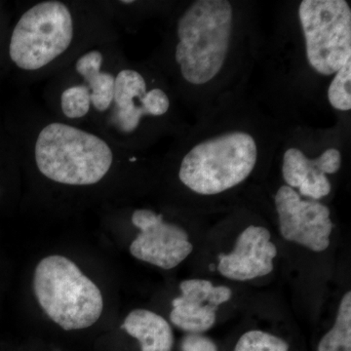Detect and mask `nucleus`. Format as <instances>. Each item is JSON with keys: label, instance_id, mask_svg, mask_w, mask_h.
<instances>
[{"label": "nucleus", "instance_id": "nucleus-1", "mask_svg": "<svg viewBox=\"0 0 351 351\" xmlns=\"http://www.w3.org/2000/svg\"><path fill=\"white\" fill-rule=\"evenodd\" d=\"M232 21L228 0H197L182 14L175 60L186 82L206 84L219 75L230 50Z\"/></svg>", "mask_w": 351, "mask_h": 351}, {"label": "nucleus", "instance_id": "nucleus-2", "mask_svg": "<svg viewBox=\"0 0 351 351\" xmlns=\"http://www.w3.org/2000/svg\"><path fill=\"white\" fill-rule=\"evenodd\" d=\"M34 159L39 172L51 181L68 186H91L110 172L113 152L99 136L53 122L39 132Z\"/></svg>", "mask_w": 351, "mask_h": 351}, {"label": "nucleus", "instance_id": "nucleus-3", "mask_svg": "<svg viewBox=\"0 0 351 351\" xmlns=\"http://www.w3.org/2000/svg\"><path fill=\"white\" fill-rule=\"evenodd\" d=\"M34 290L44 313L66 331L93 326L103 313L100 289L64 256H48L39 262Z\"/></svg>", "mask_w": 351, "mask_h": 351}, {"label": "nucleus", "instance_id": "nucleus-4", "mask_svg": "<svg viewBox=\"0 0 351 351\" xmlns=\"http://www.w3.org/2000/svg\"><path fill=\"white\" fill-rule=\"evenodd\" d=\"M257 160L258 145L251 134L228 132L195 145L182 159L179 179L197 195H219L246 181Z\"/></svg>", "mask_w": 351, "mask_h": 351}, {"label": "nucleus", "instance_id": "nucleus-5", "mask_svg": "<svg viewBox=\"0 0 351 351\" xmlns=\"http://www.w3.org/2000/svg\"><path fill=\"white\" fill-rule=\"evenodd\" d=\"M75 27L64 2L47 0L23 14L14 27L9 55L18 68L38 71L61 57L73 43Z\"/></svg>", "mask_w": 351, "mask_h": 351}, {"label": "nucleus", "instance_id": "nucleus-6", "mask_svg": "<svg viewBox=\"0 0 351 351\" xmlns=\"http://www.w3.org/2000/svg\"><path fill=\"white\" fill-rule=\"evenodd\" d=\"M299 18L309 66L331 75L351 59V9L346 0H302Z\"/></svg>", "mask_w": 351, "mask_h": 351}, {"label": "nucleus", "instance_id": "nucleus-7", "mask_svg": "<svg viewBox=\"0 0 351 351\" xmlns=\"http://www.w3.org/2000/svg\"><path fill=\"white\" fill-rule=\"evenodd\" d=\"M274 202L284 239L315 253L329 248L334 223L326 205L302 199L295 189L286 184L277 191Z\"/></svg>", "mask_w": 351, "mask_h": 351}, {"label": "nucleus", "instance_id": "nucleus-8", "mask_svg": "<svg viewBox=\"0 0 351 351\" xmlns=\"http://www.w3.org/2000/svg\"><path fill=\"white\" fill-rule=\"evenodd\" d=\"M132 223L140 233L130 245V253L142 262L169 270L193 253L188 232L180 226L164 221L161 214L138 209L132 215Z\"/></svg>", "mask_w": 351, "mask_h": 351}, {"label": "nucleus", "instance_id": "nucleus-9", "mask_svg": "<svg viewBox=\"0 0 351 351\" xmlns=\"http://www.w3.org/2000/svg\"><path fill=\"white\" fill-rule=\"evenodd\" d=\"M112 121L122 133H132L144 117H161L168 112L170 100L160 88L147 91L145 77L137 71L124 69L115 76Z\"/></svg>", "mask_w": 351, "mask_h": 351}, {"label": "nucleus", "instance_id": "nucleus-10", "mask_svg": "<svg viewBox=\"0 0 351 351\" xmlns=\"http://www.w3.org/2000/svg\"><path fill=\"white\" fill-rule=\"evenodd\" d=\"M181 295L173 300L170 320L188 334H203L214 327L217 311L232 299V290L207 279H186L180 284Z\"/></svg>", "mask_w": 351, "mask_h": 351}, {"label": "nucleus", "instance_id": "nucleus-11", "mask_svg": "<svg viewBox=\"0 0 351 351\" xmlns=\"http://www.w3.org/2000/svg\"><path fill=\"white\" fill-rule=\"evenodd\" d=\"M277 253L267 228L249 226L240 233L232 250L219 256L218 270L230 280H253L271 274Z\"/></svg>", "mask_w": 351, "mask_h": 351}, {"label": "nucleus", "instance_id": "nucleus-12", "mask_svg": "<svg viewBox=\"0 0 351 351\" xmlns=\"http://www.w3.org/2000/svg\"><path fill=\"white\" fill-rule=\"evenodd\" d=\"M341 166L339 149H328L316 158H308L301 149L291 147L284 152L282 175L286 186L299 189V195L319 200L331 193L326 175L335 174Z\"/></svg>", "mask_w": 351, "mask_h": 351}, {"label": "nucleus", "instance_id": "nucleus-13", "mask_svg": "<svg viewBox=\"0 0 351 351\" xmlns=\"http://www.w3.org/2000/svg\"><path fill=\"white\" fill-rule=\"evenodd\" d=\"M122 329L137 339L141 351H172L174 332L162 316L147 309H134L127 315Z\"/></svg>", "mask_w": 351, "mask_h": 351}, {"label": "nucleus", "instance_id": "nucleus-14", "mask_svg": "<svg viewBox=\"0 0 351 351\" xmlns=\"http://www.w3.org/2000/svg\"><path fill=\"white\" fill-rule=\"evenodd\" d=\"M103 54L91 50L78 58L75 71L85 82L90 92L91 105L99 112H107L112 107L114 94L115 76L101 71Z\"/></svg>", "mask_w": 351, "mask_h": 351}, {"label": "nucleus", "instance_id": "nucleus-15", "mask_svg": "<svg viewBox=\"0 0 351 351\" xmlns=\"http://www.w3.org/2000/svg\"><path fill=\"white\" fill-rule=\"evenodd\" d=\"M317 351H351V293L339 302L334 326L320 339Z\"/></svg>", "mask_w": 351, "mask_h": 351}, {"label": "nucleus", "instance_id": "nucleus-16", "mask_svg": "<svg viewBox=\"0 0 351 351\" xmlns=\"http://www.w3.org/2000/svg\"><path fill=\"white\" fill-rule=\"evenodd\" d=\"M234 351H289V345L271 332L250 330L240 337Z\"/></svg>", "mask_w": 351, "mask_h": 351}, {"label": "nucleus", "instance_id": "nucleus-17", "mask_svg": "<svg viewBox=\"0 0 351 351\" xmlns=\"http://www.w3.org/2000/svg\"><path fill=\"white\" fill-rule=\"evenodd\" d=\"M330 105L341 112L351 110V59L339 69L328 89Z\"/></svg>", "mask_w": 351, "mask_h": 351}, {"label": "nucleus", "instance_id": "nucleus-18", "mask_svg": "<svg viewBox=\"0 0 351 351\" xmlns=\"http://www.w3.org/2000/svg\"><path fill=\"white\" fill-rule=\"evenodd\" d=\"M90 92L85 84H76L64 90L61 96V108L69 119L86 117L91 108Z\"/></svg>", "mask_w": 351, "mask_h": 351}, {"label": "nucleus", "instance_id": "nucleus-19", "mask_svg": "<svg viewBox=\"0 0 351 351\" xmlns=\"http://www.w3.org/2000/svg\"><path fill=\"white\" fill-rule=\"evenodd\" d=\"M182 351H219L213 339L203 334H186L182 339Z\"/></svg>", "mask_w": 351, "mask_h": 351}]
</instances>
